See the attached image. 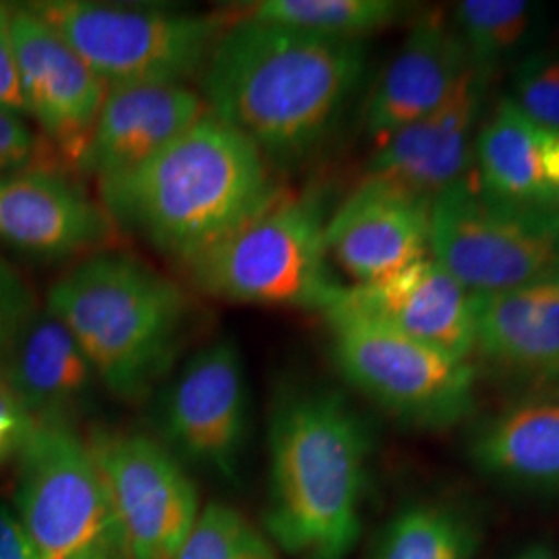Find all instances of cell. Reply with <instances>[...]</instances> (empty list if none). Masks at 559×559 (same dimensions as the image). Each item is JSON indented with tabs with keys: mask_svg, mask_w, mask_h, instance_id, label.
<instances>
[{
	"mask_svg": "<svg viewBox=\"0 0 559 559\" xmlns=\"http://www.w3.org/2000/svg\"><path fill=\"white\" fill-rule=\"evenodd\" d=\"M0 108L21 117L27 115L11 38V7L7 4H0Z\"/></svg>",
	"mask_w": 559,
	"mask_h": 559,
	"instance_id": "4dcf8cb0",
	"label": "cell"
},
{
	"mask_svg": "<svg viewBox=\"0 0 559 559\" xmlns=\"http://www.w3.org/2000/svg\"><path fill=\"white\" fill-rule=\"evenodd\" d=\"M471 67L452 21L441 13L423 15L367 96L365 131L381 143L429 117L454 94Z\"/></svg>",
	"mask_w": 559,
	"mask_h": 559,
	"instance_id": "ac0fdd59",
	"label": "cell"
},
{
	"mask_svg": "<svg viewBox=\"0 0 559 559\" xmlns=\"http://www.w3.org/2000/svg\"><path fill=\"white\" fill-rule=\"evenodd\" d=\"M466 454L491 483L522 493L559 491V390L524 396L473 429Z\"/></svg>",
	"mask_w": 559,
	"mask_h": 559,
	"instance_id": "44dd1931",
	"label": "cell"
},
{
	"mask_svg": "<svg viewBox=\"0 0 559 559\" xmlns=\"http://www.w3.org/2000/svg\"><path fill=\"white\" fill-rule=\"evenodd\" d=\"M323 318L344 380L394 419L445 431L473 415L477 373L471 360L452 359L342 307L328 309Z\"/></svg>",
	"mask_w": 559,
	"mask_h": 559,
	"instance_id": "9c48e42d",
	"label": "cell"
},
{
	"mask_svg": "<svg viewBox=\"0 0 559 559\" xmlns=\"http://www.w3.org/2000/svg\"><path fill=\"white\" fill-rule=\"evenodd\" d=\"M272 164L233 127L205 112L154 158L98 180L112 224L189 263L278 200Z\"/></svg>",
	"mask_w": 559,
	"mask_h": 559,
	"instance_id": "7a4b0ae2",
	"label": "cell"
},
{
	"mask_svg": "<svg viewBox=\"0 0 559 559\" xmlns=\"http://www.w3.org/2000/svg\"><path fill=\"white\" fill-rule=\"evenodd\" d=\"M108 87L185 83L201 75L222 32L224 15H195L94 0L27 4Z\"/></svg>",
	"mask_w": 559,
	"mask_h": 559,
	"instance_id": "ba28073f",
	"label": "cell"
},
{
	"mask_svg": "<svg viewBox=\"0 0 559 559\" xmlns=\"http://www.w3.org/2000/svg\"><path fill=\"white\" fill-rule=\"evenodd\" d=\"M15 514L40 559H131L117 506L75 429L36 425L17 454Z\"/></svg>",
	"mask_w": 559,
	"mask_h": 559,
	"instance_id": "52a82bcc",
	"label": "cell"
},
{
	"mask_svg": "<svg viewBox=\"0 0 559 559\" xmlns=\"http://www.w3.org/2000/svg\"><path fill=\"white\" fill-rule=\"evenodd\" d=\"M365 67L362 40L242 15L228 23L205 62L201 98L272 166H293L328 140Z\"/></svg>",
	"mask_w": 559,
	"mask_h": 559,
	"instance_id": "6da1fadb",
	"label": "cell"
},
{
	"mask_svg": "<svg viewBox=\"0 0 559 559\" xmlns=\"http://www.w3.org/2000/svg\"><path fill=\"white\" fill-rule=\"evenodd\" d=\"M491 75L471 67L436 112L378 143L365 177L433 201L475 166L479 120Z\"/></svg>",
	"mask_w": 559,
	"mask_h": 559,
	"instance_id": "5bb4252c",
	"label": "cell"
},
{
	"mask_svg": "<svg viewBox=\"0 0 559 559\" xmlns=\"http://www.w3.org/2000/svg\"><path fill=\"white\" fill-rule=\"evenodd\" d=\"M473 321L475 353L489 367L510 380L558 383L559 272L512 290L473 297Z\"/></svg>",
	"mask_w": 559,
	"mask_h": 559,
	"instance_id": "ffe728a7",
	"label": "cell"
},
{
	"mask_svg": "<svg viewBox=\"0 0 559 559\" xmlns=\"http://www.w3.org/2000/svg\"><path fill=\"white\" fill-rule=\"evenodd\" d=\"M11 38L27 115L78 166L108 94L106 81L27 4L11 9Z\"/></svg>",
	"mask_w": 559,
	"mask_h": 559,
	"instance_id": "7c38bea8",
	"label": "cell"
},
{
	"mask_svg": "<svg viewBox=\"0 0 559 559\" xmlns=\"http://www.w3.org/2000/svg\"><path fill=\"white\" fill-rule=\"evenodd\" d=\"M512 98L528 119L559 131V50L526 55L514 69Z\"/></svg>",
	"mask_w": 559,
	"mask_h": 559,
	"instance_id": "4316f807",
	"label": "cell"
},
{
	"mask_svg": "<svg viewBox=\"0 0 559 559\" xmlns=\"http://www.w3.org/2000/svg\"><path fill=\"white\" fill-rule=\"evenodd\" d=\"M334 307L378 321L452 359L468 360L475 353L473 297L431 255L390 278L346 286Z\"/></svg>",
	"mask_w": 559,
	"mask_h": 559,
	"instance_id": "2e32d148",
	"label": "cell"
},
{
	"mask_svg": "<svg viewBox=\"0 0 559 559\" xmlns=\"http://www.w3.org/2000/svg\"><path fill=\"white\" fill-rule=\"evenodd\" d=\"M514 559H559V554L554 545L539 540V543L524 547Z\"/></svg>",
	"mask_w": 559,
	"mask_h": 559,
	"instance_id": "d6a6232c",
	"label": "cell"
},
{
	"mask_svg": "<svg viewBox=\"0 0 559 559\" xmlns=\"http://www.w3.org/2000/svg\"><path fill=\"white\" fill-rule=\"evenodd\" d=\"M431 201L365 177L325 222L328 260L365 286L429 255Z\"/></svg>",
	"mask_w": 559,
	"mask_h": 559,
	"instance_id": "4fadbf2b",
	"label": "cell"
},
{
	"mask_svg": "<svg viewBox=\"0 0 559 559\" xmlns=\"http://www.w3.org/2000/svg\"><path fill=\"white\" fill-rule=\"evenodd\" d=\"M483 522L454 500L411 501L383 524L369 559H480Z\"/></svg>",
	"mask_w": 559,
	"mask_h": 559,
	"instance_id": "603a6c76",
	"label": "cell"
},
{
	"mask_svg": "<svg viewBox=\"0 0 559 559\" xmlns=\"http://www.w3.org/2000/svg\"><path fill=\"white\" fill-rule=\"evenodd\" d=\"M325 222L316 195L282 191L258 216L185 265L210 297L325 313L346 288L332 274Z\"/></svg>",
	"mask_w": 559,
	"mask_h": 559,
	"instance_id": "5b68a950",
	"label": "cell"
},
{
	"mask_svg": "<svg viewBox=\"0 0 559 559\" xmlns=\"http://www.w3.org/2000/svg\"><path fill=\"white\" fill-rule=\"evenodd\" d=\"M34 429L36 423L25 413L7 381L0 378V464L13 456L17 459Z\"/></svg>",
	"mask_w": 559,
	"mask_h": 559,
	"instance_id": "f546056e",
	"label": "cell"
},
{
	"mask_svg": "<svg viewBox=\"0 0 559 559\" xmlns=\"http://www.w3.org/2000/svg\"><path fill=\"white\" fill-rule=\"evenodd\" d=\"M92 456L117 506L131 559H175L200 519V493L180 460L141 433L96 431Z\"/></svg>",
	"mask_w": 559,
	"mask_h": 559,
	"instance_id": "8fae6325",
	"label": "cell"
},
{
	"mask_svg": "<svg viewBox=\"0 0 559 559\" xmlns=\"http://www.w3.org/2000/svg\"><path fill=\"white\" fill-rule=\"evenodd\" d=\"M265 528L293 559H348L362 533L371 436L330 388L282 394L270 419Z\"/></svg>",
	"mask_w": 559,
	"mask_h": 559,
	"instance_id": "3957f363",
	"label": "cell"
},
{
	"mask_svg": "<svg viewBox=\"0 0 559 559\" xmlns=\"http://www.w3.org/2000/svg\"><path fill=\"white\" fill-rule=\"evenodd\" d=\"M0 559H40L15 510L0 503Z\"/></svg>",
	"mask_w": 559,
	"mask_h": 559,
	"instance_id": "1f68e13d",
	"label": "cell"
},
{
	"mask_svg": "<svg viewBox=\"0 0 559 559\" xmlns=\"http://www.w3.org/2000/svg\"><path fill=\"white\" fill-rule=\"evenodd\" d=\"M38 311L36 299L20 274L0 258V355Z\"/></svg>",
	"mask_w": 559,
	"mask_h": 559,
	"instance_id": "83f0119b",
	"label": "cell"
},
{
	"mask_svg": "<svg viewBox=\"0 0 559 559\" xmlns=\"http://www.w3.org/2000/svg\"><path fill=\"white\" fill-rule=\"evenodd\" d=\"M0 378L36 425L69 429L92 411L102 385L80 342L46 307L0 355Z\"/></svg>",
	"mask_w": 559,
	"mask_h": 559,
	"instance_id": "e0dca14e",
	"label": "cell"
},
{
	"mask_svg": "<svg viewBox=\"0 0 559 559\" xmlns=\"http://www.w3.org/2000/svg\"><path fill=\"white\" fill-rule=\"evenodd\" d=\"M40 143L21 115L0 108V177L36 168Z\"/></svg>",
	"mask_w": 559,
	"mask_h": 559,
	"instance_id": "f1b7e54d",
	"label": "cell"
},
{
	"mask_svg": "<svg viewBox=\"0 0 559 559\" xmlns=\"http://www.w3.org/2000/svg\"><path fill=\"white\" fill-rule=\"evenodd\" d=\"M411 7L396 0H260L242 15L332 38H355L402 20Z\"/></svg>",
	"mask_w": 559,
	"mask_h": 559,
	"instance_id": "d4e9b609",
	"label": "cell"
},
{
	"mask_svg": "<svg viewBox=\"0 0 559 559\" xmlns=\"http://www.w3.org/2000/svg\"><path fill=\"white\" fill-rule=\"evenodd\" d=\"M540 9L524 0H464L452 25L473 67L493 75L501 62L519 57L535 38Z\"/></svg>",
	"mask_w": 559,
	"mask_h": 559,
	"instance_id": "cb8c5ba5",
	"label": "cell"
},
{
	"mask_svg": "<svg viewBox=\"0 0 559 559\" xmlns=\"http://www.w3.org/2000/svg\"><path fill=\"white\" fill-rule=\"evenodd\" d=\"M46 309L80 342L117 399H147L170 371L191 325L175 280L122 251H98L57 280Z\"/></svg>",
	"mask_w": 559,
	"mask_h": 559,
	"instance_id": "277c9868",
	"label": "cell"
},
{
	"mask_svg": "<svg viewBox=\"0 0 559 559\" xmlns=\"http://www.w3.org/2000/svg\"><path fill=\"white\" fill-rule=\"evenodd\" d=\"M429 255L473 295H496L559 272V210L483 189L475 168L431 203Z\"/></svg>",
	"mask_w": 559,
	"mask_h": 559,
	"instance_id": "8992f818",
	"label": "cell"
},
{
	"mask_svg": "<svg viewBox=\"0 0 559 559\" xmlns=\"http://www.w3.org/2000/svg\"><path fill=\"white\" fill-rule=\"evenodd\" d=\"M112 221L64 175L27 168L0 177V242L38 260H67L104 251Z\"/></svg>",
	"mask_w": 559,
	"mask_h": 559,
	"instance_id": "9a60e30c",
	"label": "cell"
},
{
	"mask_svg": "<svg viewBox=\"0 0 559 559\" xmlns=\"http://www.w3.org/2000/svg\"><path fill=\"white\" fill-rule=\"evenodd\" d=\"M175 559H280L260 531L224 503L201 510L191 535Z\"/></svg>",
	"mask_w": 559,
	"mask_h": 559,
	"instance_id": "484cf974",
	"label": "cell"
},
{
	"mask_svg": "<svg viewBox=\"0 0 559 559\" xmlns=\"http://www.w3.org/2000/svg\"><path fill=\"white\" fill-rule=\"evenodd\" d=\"M158 427L177 459L237 477L249 436V385L235 340H216L185 360L162 392Z\"/></svg>",
	"mask_w": 559,
	"mask_h": 559,
	"instance_id": "30bf717a",
	"label": "cell"
},
{
	"mask_svg": "<svg viewBox=\"0 0 559 559\" xmlns=\"http://www.w3.org/2000/svg\"><path fill=\"white\" fill-rule=\"evenodd\" d=\"M205 112L201 94L185 83L108 87L78 168L96 180L119 177L154 158Z\"/></svg>",
	"mask_w": 559,
	"mask_h": 559,
	"instance_id": "d6986e66",
	"label": "cell"
},
{
	"mask_svg": "<svg viewBox=\"0 0 559 559\" xmlns=\"http://www.w3.org/2000/svg\"><path fill=\"white\" fill-rule=\"evenodd\" d=\"M475 175L501 200L559 210V131L528 119L510 98L477 133Z\"/></svg>",
	"mask_w": 559,
	"mask_h": 559,
	"instance_id": "7402d4cb",
	"label": "cell"
}]
</instances>
